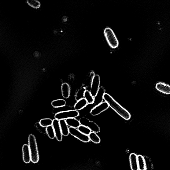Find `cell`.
<instances>
[{
	"mask_svg": "<svg viewBox=\"0 0 170 170\" xmlns=\"http://www.w3.org/2000/svg\"><path fill=\"white\" fill-rule=\"evenodd\" d=\"M104 99L119 116L126 120H129L131 115L129 112L123 107L109 94L105 93L104 95Z\"/></svg>",
	"mask_w": 170,
	"mask_h": 170,
	"instance_id": "cell-1",
	"label": "cell"
},
{
	"mask_svg": "<svg viewBox=\"0 0 170 170\" xmlns=\"http://www.w3.org/2000/svg\"><path fill=\"white\" fill-rule=\"evenodd\" d=\"M28 146L31 153V161L34 163H36L39 161V154L36 139L33 135H29Z\"/></svg>",
	"mask_w": 170,
	"mask_h": 170,
	"instance_id": "cell-2",
	"label": "cell"
},
{
	"mask_svg": "<svg viewBox=\"0 0 170 170\" xmlns=\"http://www.w3.org/2000/svg\"><path fill=\"white\" fill-rule=\"evenodd\" d=\"M105 35L108 44L111 48H117L119 45V42L113 31L109 28H107L104 30Z\"/></svg>",
	"mask_w": 170,
	"mask_h": 170,
	"instance_id": "cell-3",
	"label": "cell"
},
{
	"mask_svg": "<svg viewBox=\"0 0 170 170\" xmlns=\"http://www.w3.org/2000/svg\"><path fill=\"white\" fill-rule=\"evenodd\" d=\"M79 115V112L76 110H70L59 112L57 113L55 116V118L58 120H66L71 118H75L78 117Z\"/></svg>",
	"mask_w": 170,
	"mask_h": 170,
	"instance_id": "cell-4",
	"label": "cell"
},
{
	"mask_svg": "<svg viewBox=\"0 0 170 170\" xmlns=\"http://www.w3.org/2000/svg\"><path fill=\"white\" fill-rule=\"evenodd\" d=\"M79 121L81 125L88 128L93 132H94L95 133L100 132V128L95 122L91 121L87 118L84 117L81 118Z\"/></svg>",
	"mask_w": 170,
	"mask_h": 170,
	"instance_id": "cell-5",
	"label": "cell"
},
{
	"mask_svg": "<svg viewBox=\"0 0 170 170\" xmlns=\"http://www.w3.org/2000/svg\"><path fill=\"white\" fill-rule=\"evenodd\" d=\"M69 134L81 141L84 142H87L90 141L88 136L81 133L78 129L69 127Z\"/></svg>",
	"mask_w": 170,
	"mask_h": 170,
	"instance_id": "cell-6",
	"label": "cell"
},
{
	"mask_svg": "<svg viewBox=\"0 0 170 170\" xmlns=\"http://www.w3.org/2000/svg\"><path fill=\"white\" fill-rule=\"evenodd\" d=\"M100 83V78L98 75H95L93 78L91 85V92L94 97L99 90Z\"/></svg>",
	"mask_w": 170,
	"mask_h": 170,
	"instance_id": "cell-7",
	"label": "cell"
},
{
	"mask_svg": "<svg viewBox=\"0 0 170 170\" xmlns=\"http://www.w3.org/2000/svg\"><path fill=\"white\" fill-rule=\"evenodd\" d=\"M109 107V104L106 102H102L92 109L91 114L92 116L98 115L107 110Z\"/></svg>",
	"mask_w": 170,
	"mask_h": 170,
	"instance_id": "cell-8",
	"label": "cell"
},
{
	"mask_svg": "<svg viewBox=\"0 0 170 170\" xmlns=\"http://www.w3.org/2000/svg\"><path fill=\"white\" fill-rule=\"evenodd\" d=\"M52 125L55 131V137L57 140L59 142L61 141L62 140L63 135L61 132L59 120L56 119H54Z\"/></svg>",
	"mask_w": 170,
	"mask_h": 170,
	"instance_id": "cell-9",
	"label": "cell"
},
{
	"mask_svg": "<svg viewBox=\"0 0 170 170\" xmlns=\"http://www.w3.org/2000/svg\"><path fill=\"white\" fill-rule=\"evenodd\" d=\"M105 94V90L103 87H100L99 90L94 97V104L96 106L102 102L104 100V95Z\"/></svg>",
	"mask_w": 170,
	"mask_h": 170,
	"instance_id": "cell-10",
	"label": "cell"
},
{
	"mask_svg": "<svg viewBox=\"0 0 170 170\" xmlns=\"http://www.w3.org/2000/svg\"><path fill=\"white\" fill-rule=\"evenodd\" d=\"M156 89L163 93L170 94V86L168 84L163 82H159L156 84Z\"/></svg>",
	"mask_w": 170,
	"mask_h": 170,
	"instance_id": "cell-11",
	"label": "cell"
},
{
	"mask_svg": "<svg viewBox=\"0 0 170 170\" xmlns=\"http://www.w3.org/2000/svg\"><path fill=\"white\" fill-rule=\"evenodd\" d=\"M23 160L25 163L28 164L31 161V155L28 145L24 144L22 147Z\"/></svg>",
	"mask_w": 170,
	"mask_h": 170,
	"instance_id": "cell-12",
	"label": "cell"
},
{
	"mask_svg": "<svg viewBox=\"0 0 170 170\" xmlns=\"http://www.w3.org/2000/svg\"><path fill=\"white\" fill-rule=\"evenodd\" d=\"M131 168L132 170H139L138 156L134 153H132L130 156Z\"/></svg>",
	"mask_w": 170,
	"mask_h": 170,
	"instance_id": "cell-13",
	"label": "cell"
},
{
	"mask_svg": "<svg viewBox=\"0 0 170 170\" xmlns=\"http://www.w3.org/2000/svg\"><path fill=\"white\" fill-rule=\"evenodd\" d=\"M62 95L65 99L69 98L70 94V88L69 84L67 83H64L61 86Z\"/></svg>",
	"mask_w": 170,
	"mask_h": 170,
	"instance_id": "cell-14",
	"label": "cell"
},
{
	"mask_svg": "<svg viewBox=\"0 0 170 170\" xmlns=\"http://www.w3.org/2000/svg\"><path fill=\"white\" fill-rule=\"evenodd\" d=\"M62 133L65 136H67L69 134V128L67 124L64 120H59Z\"/></svg>",
	"mask_w": 170,
	"mask_h": 170,
	"instance_id": "cell-15",
	"label": "cell"
},
{
	"mask_svg": "<svg viewBox=\"0 0 170 170\" xmlns=\"http://www.w3.org/2000/svg\"><path fill=\"white\" fill-rule=\"evenodd\" d=\"M68 126L70 127L77 128L81 125L79 121L74 118H71L65 120Z\"/></svg>",
	"mask_w": 170,
	"mask_h": 170,
	"instance_id": "cell-16",
	"label": "cell"
},
{
	"mask_svg": "<svg viewBox=\"0 0 170 170\" xmlns=\"http://www.w3.org/2000/svg\"><path fill=\"white\" fill-rule=\"evenodd\" d=\"M88 104L87 100L85 98H83L77 101L74 106L75 109L77 111L80 110L84 109Z\"/></svg>",
	"mask_w": 170,
	"mask_h": 170,
	"instance_id": "cell-17",
	"label": "cell"
},
{
	"mask_svg": "<svg viewBox=\"0 0 170 170\" xmlns=\"http://www.w3.org/2000/svg\"><path fill=\"white\" fill-rule=\"evenodd\" d=\"M139 170H146V164L145 158L141 155L138 156Z\"/></svg>",
	"mask_w": 170,
	"mask_h": 170,
	"instance_id": "cell-18",
	"label": "cell"
},
{
	"mask_svg": "<svg viewBox=\"0 0 170 170\" xmlns=\"http://www.w3.org/2000/svg\"><path fill=\"white\" fill-rule=\"evenodd\" d=\"M66 102L63 99H59L54 100L52 103V105L54 108L64 107L66 105Z\"/></svg>",
	"mask_w": 170,
	"mask_h": 170,
	"instance_id": "cell-19",
	"label": "cell"
},
{
	"mask_svg": "<svg viewBox=\"0 0 170 170\" xmlns=\"http://www.w3.org/2000/svg\"><path fill=\"white\" fill-rule=\"evenodd\" d=\"M86 90V88L85 87H81L79 89L76 94V101H78L84 98L85 92Z\"/></svg>",
	"mask_w": 170,
	"mask_h": 170,
	"instance_id": "cell-20",
	"label": "cell"
},
{
	"mask_svg": "<svg viewBox=\"0 0 170 170\" xmlns=\"http://www.w3.org/2000/svg\"><path fill=\"white\" fill-rule=\"evenodd\" d=\"M84 98L87 100L88 104L94 103V97L92 96L90 91L86 90L85 92Z\"/></svg>",
	"mask_w": 170,
	"mask_h": 170,
	"instance_id": "cell-21",
	"label": "cell"
},
{
	"mask_svg": "<svg viewBox=\"0 0 170 170\" xmlns=\"http://www.w3.org/2000/svg\"><path fill=\"white\" fill-rule=\"evenodd\" d=\"M53 120L51 119H42L39 122V124L42 127H48L52 125Z\"/></svg>",
	"mask_w": 170,
	"mask_h": 170,
	"instance_id": "cell-22",
	"label": "cell"
},
{
	"mask_svg": "<svg viewBox=\"0 0 170 170\" xmlns=\"http://www.w3.org/2000/svg\"><path fill=\"white\" fill-rule=\"evenodd\" d=\"M90 140L96 144H98L101 141L100 139L96 133L94 132H91L88 136Z\"/></svg>",
	"mask_w": 170,
	"mask_h": 170,
	"instance_id": "cell-23",
	"label": "cell"
},
{
	"mask_svg": "<svg viewBox=\"0 0 170 170\" xmlns=\"http://www.w3.org/2000/svg\"><path fill=\"white\" fill-rule=\"evenodd\" d=\"M46 131L50 138L54 139L55 137V131L52 125L46 128Z\"/></svg>",
	"mask_w": 170,
	"mask_h": 170,
	"instance_id": "cell-24",
	"label": "cell"
},
{
	"mask_svg": "<svg viewBox=\"0 0 170 170\" xmlns=\"http://www.w3.org/2000/svg\"><path fill=\"white\" fill-rule=\"evenodd\" d=\"M78 129L81 133L87 136H89L91 132V131L88 128L82 125H80Z\"/></svg>",
	"mask_w": 170,
	"mask_h": 170,
	"instance_id": "cell-25",
	"label": "cell"
},
{
	"mask_svg": "<svg viewBox=\"0 0 170 170\" xmlns=\"http://www.w3.org/2000/svg\"><path fill=\"white\" fill-rule=\"evenodd\" d=\"M27 2L30 6L35 9H38L40 6V2L36 0H30Z\"/></svg>",
	"mask_w": 170,
	"mask_h": 170,
	"instance_id": "cell-26",
	"label": "cell"
},
{
	"mask_svg": "<svg viewBox=\"0 0 170 170\" xmlns=\"http://www.w3.org/2000/svg\"><path fill=\"white\" fill-rule=\"evenodd\" d=\"M146 160V159H145ZM146 170H153V164L150 160L148 159L146 161Z\"/></svg>",
	"mask_w": 170,
	"mask_h": 170,
	"instance_id": "cell-27",
	"label": "cell"
},
{
	"mask_svg": "<svg viewBox=\"0 0 170 170\" xmlns=\"http://www.w3.org/2000/svg\"><path fill=\"white\" fill-rule=\"evenodd\" d=\"M34 56L35 57H39L40 56V54L39 52L36 51L34 53Z\"/></svg>",
	"mask_w": 170,
	"mask_h": 170,
	"instance_id": "cell-28",
	"label": "cell"
},
{
	"mask_svg": "<svg viewBox=\"0 0 170 170\" xmlns=\"http://www.w3.org/2000/svg\"><path fill=\"white\" fill-rule=\"evenodd\" d=\"M62 21L64 22H66L67 20V17L65 16L64 17L62 18Z\"/></svg>",
	"mask_w": 170,
	"mask_h": 170,
	"instance_id": "cell-29",
	"label": "cell"
},
{
	"mask_svg": "<svg viewBox=\"0 0 170 170\" xmlns=\"http://www.w3.org/2000/svg\"></svg>",
	"mask_w": 170,
	"mask_h": 170,
	"instance_id": "cell-30",
	"label": "cell"
}]
</instances>
